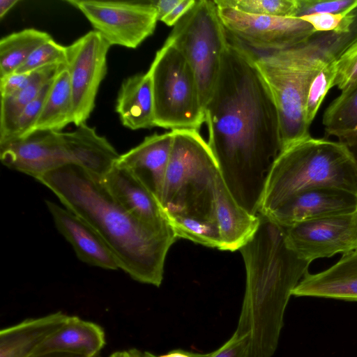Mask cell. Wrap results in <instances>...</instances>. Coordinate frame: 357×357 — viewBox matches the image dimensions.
<instances>
[{
    "mask_svg": "<svg viewBox=\"0 0 357 357\" xmlns=\"http://www.w3.org/2000/svg\"><path fill=\"white\" fill-rule=\"evenodd\" d=\"M202 353L193 352L181 349H174L159 356L153 354L154 357H202Z\"/></svg>",
    "mask_w": 357,
    "mask_h": 357,
    "instance_id": "60d3db41",
    "label": "cell"
},
{
    "mask_svg": "<svg viewBox=\"0 0 357 357\" xmlns=\"http://www.w3.org/2000/svg\"><path fill=\"white\" fill-rule=\"evenodd\" d=\"M204 112L221 177L238 204L257 215L281 151L278 117L254 53L229 36Z\"/></svg>",
    "mask_w": 357,
    "mask_h": 357,
    "instance_id": "6da1fadb",
    "label": "cell"
},
{
    "mask_svg": "<svg viewBox=\"0 0 357 357\" xmlns=\"http://www.w3.org/2000/svg\"><path fill=\"white\" fill-rule=\"evenodd\" d=\"M36 180L95 229L120 269L137 282L160 286L167 254L177 239L169 223L157 227L140 220L112 197L100 175L77 165L62 167Z\"/></svg>",
    "mask_w": 357,
    "mask_h": 357,
    "instance_id": "7a4b0ae2",
    "label": "cell"
},
{
    "mask_svg": "<svg viewBox=\"0 0 357 357\" xmlns=\"http://www.w3.org/2000/svg\"><path fill=\"white\" fill-rule=\"evenodd\" d=\"M71 123H73V96L66 66L54 78L33 132H61Z\"/></svg>",
    "mask_w": 357,
    "mask_h": 357,
    "instance_id": "cb8c5ba5",
    "label": "cell"
},
{
    "mask_svg": "<svg viewBox=\"0 0 357 357\" xmlns=\"http://www.w3.org/2000/svg\"><path fill=\"white\" fill-rule=\"evenodd\" d=\"M111 45L97 31H90L66 47L73 103V123H85L95 105L97 93L107 70Z\"/></svg>",
    "mask_w": 357,
    "mask_h": 357,
    "instance_id": "30bf717a",
    "label": "cell"
},
{
    "mask_svg": "<svg viewBox=\"0 0 357 357\" xmlns=\"http://www.w3.org/2000/svg\"><path fill=\"white\" fill-rule=\"evenodd\" d=\"M357 0H296L293 17L301 18L314 13H340L350 8Z\"/></svg>",
    "mask_w": 357,
    "mask_h": 357,
    "instance_id": "836d02e7",
    "label": "cell"
},
{
    "mask_svg": "<svg viewBox=\"0 0 357 357\" xmlns=\"http://www.w3.org/2000/svg\"><path fill=\"white\" fill-rule=\"evenodd\" d=\"M73 165L103 175L116 162L120 154L103 136L86 123L70 132H61Z\"/></svg>",
    "mask_w": 357,
    "mask_h": 357,
    "instance_id": "603a6c76",
    "label": "cell"
},
{
    "mask_svg": "<svg viewBox=\"0 0 357 357\" xmlns=\"http://www.w3.org/2000/svg\"><path fill=\"white\" fill-rule=\"evenodd\" d=\"M52 38L48 33L33 28L2 38L0 40V78L16 72L36 48Z\"/></svg>",
    "mask_w": 357,
    "mask_h": 357,
    "instance_id": "484cf974",
    "label": "cell"
},
{
    "mask_svg": "<svg viewBox=\"0 0 357 357\" xmlns=\"http://www.w3.org/2000/svg\"><path fill=\"white\" fill-rule=\"evenodd\" d=\"M292 295L357 301V248L344 253L336 264L322 272L307 273Z\"/></svg>",
    "mask_w": 357,
    "mask_h": 357,
    "instance_id": "ac0fdd59",
    "label": "cell"
},
{
    "mask_svg": "<svg viewBox=\"0 0 357 357\" xmlns=\"http://www.w3.org/2000/svg\"><path fill=\"white\" fill-rule=\"evenodd\" d=\"M334 86L341 92L357 83V41L351 45L335 61Z\"/></svg>",
    "mask_w": 357,
    "mask_h": 357,
    "instance_id": "d6a6232c",
    "label": "cell"
},
{
    "mask_svg": "<svg viewBox=\"0 0 357 357\" xmlns=\"http://www.w3.org/2000/svg\"><path fill=\"white\" fill-rule=\"evenodd\" d=\"M329 137H335L347 147L357 167V128L335 132Z\"/></svg>",
    "mask_w": 357,
    "mask_h": 357,
    "instance_id": "74e56055",
    "label": "cell"
},
{
    "mask_svg": "<svg viewBox=\"0 0 357 357\" xmlns=\"http://www.w3.org/2000/svg\"><path fill=\"white\" fill-rule=\"evenodd\" d=\"M348 9L336 14L314 13L303 17L301 19L309 22L316 31L339 33Z\"/></svg>",
    "mask_w": 357,
    "mask_h": 357,
    "instance_id": "d590c367",
    "label": "cell"
},
{
    "mask_svg": "<svg viewBox=\"0 0 357 357\" xmlns=\"http://www.w3.org/2000/svg\"><path fill=\"white\" fill-rule=\"evenodd\" d=\"M181 0H151L152 5L155 8L158 21L167 16Z\"/></svg>",
    "mask_w": 357,
    "mask_h": 357,
    "instance_id": "ab89813d",
    "label": "cell"
},
{
    "mask_svg": "<svg viewBox=\"0 0 357 357\" xmlns=\"http://www.w3.org/2000/svg\"><path fill=\"white\" fill-rule=\"evenodd\" d=\"M254 63L277 111L281 151L310 136L305 102L312 82L323 68L280 64L255 54Z\"/></svg>",
    "mask_w": 357,
    "mask_h": 357,
    "instance_id": "ba28073f",
    "label": "cell"
},
{
    "mask_svg": "<svg viewBox=\"0 0 357 357\" xmlns=\"http://www.w3.org/2000/svg\"><path fill=\"white\" fill-rule=\"evenodd\" d=\"M336 76L335 61L326 66L314 77L308 91L305 107L307 123L311 126Z\"/></svg>",
    "mask_w": 357,
    "mask_h": 357,
    "instance_id": "f546056e",
    "label": "cell"
},
{
    "mask_svg": "<svg viewBox=\"0 0 357 357\" xmlns=\"http://www.w3.org/2000/svg\"><path fill=\"white\" fill-rule=\"evenodd\" d=\"M66 2L79 10L94 31L111 46L137 48L153 33L158 21L151 1L68 0Z\"/></svg>",
    "mask_w": 357,
    "mask_h": 357,
    "instance_id": "9c48e42d",
    "label": "cell"
},
{
    "mask_svg": "<svg viewBox=\"0 0 357 357\" xmlns=\"http://www.w3.org/2000/svg\"><path fill=\"white\" fill-rule=\"evenodd\" d=\"M317 186L357 193V167L342 143L309 136L282 150L276 158L259 213L268 215L291 195Z\"/></svg>",
    "mask_w": 357,
    "mask_h": 357,
    "instance_id": "277c9868",
    "label": "cell"
},
{
    "mask_svg": "<svg viewBox=\"0 0 357 357\" xmlns=\"http://www.w3.org/2000/svg\"><path fill=\"white\" fill-rule=\"evenodd\" d=\"M160 205L167 220L217 223L214 190L220 170L199 130H174Z\"/></svg>",
    "mask_w": 357,
    "mask_h": 357,
    "instance_id": "5b68a950",
    "label": "cell"
},
{
    "mask_svg": "<svg viewBox=\"0 0 357 357\" xmlns=\"http://www.w3.org/2000/svg\"><path fill=\"white\" fill-rule=\"evenodd\" d=\"M144 354L146 357H154L153 354L149 351H144Z\"/></svg>",
    "mask_w": 357,
    "mask_h": 357,
    "instance_id": "f6af8a7d",
    "label": "cell"
},
{
    "mask_svg": "<svg viewBox=\"0 0 357 357\" xmlns=\"http://www.w3.org/2000/svg\"><path fill=\"white\" fill-rule=\"evenodd\" d=\"M56 312L27 319L0 331V357H31L38 347L68 319Z\"/></svg>",
    "mask_w": 357,
    "mask_h": 357,
    "instance_id": "44dd1931",
    "label": "cell"
},
{
    "mask_svg": "<svg viewBox=\"0 0 357 357\" xmlns=\"http://www.w3.org/2000/svg\"><path fill=\"white\" fill-rule=\"evenodd\" d=\"M66 47L52 38L36 48L16 72H31L50 64L66 63Z\"/></svg>",
    "mask_w": 357,
    "mask_h": 357,
    "instance_id": "1f68e13d",
    "label": "cell"
},
{
    "mask_svg": "<svg viewBox=\"0 0 357 357\" xmlns=\"http://www.w3.org/2000/svg\"><path fill=\"white\" fill-rule=\"evenodd\" d=\"M356 211L357 193L334 186H317L291 195L264 215L282 227H289L308 220Z\"/></svg>",
    "mask_w": 357,
    "mask_h": 357,
    "instance_id": "5bb4252c",
    "label": "cell"
},
{
    "mask_svg": "<svg viewBox=\"0 0 357 357\" xmlns=\"http://www.w3.org/2000/svg\"><path fill=\"white\" fill-rule=\"evenodd\" d=\"M0 159L9 169L37 178L73 165L61 132L38 130L28 136L0 143Z\"/></svg>",
    "mask_w": 357,
    "mask_h": 357,
    "instance_id": "4fadbf2b",
    "label": "cell"
},
{
    "mask_svg": "<svg viewBox=\"0 0 357 357\" xmlns=\"http://www.w3.org/2000/svg\"><path fill=\"white\" fill-rule=\"evenodd\" d=\"M322 124L326 137L335 132L357 128V83L329 104L323 114Z\"/></svg>",
    "mask_w": 357,
    "mask_h": 357,
    "instance_id": "4316f807",
    "label": "cell"
},
{
    "mask_svg": "<svg viewBox=\"0 0 357 357\" xmlns=\"http://www.w3.org/2000/svg\"><path fill=\"white\" fill-rule=\"evenodd\" d=\"M218 7H227L239 12L262 16L293 17L296 0H214Z\"/></svg>",
    "mask_w": 357,
    "mask_h": 357,
    "instance_id": "f1b7e54d",
    "label": "cell"
},
{
    "mask_svg": "<svg viewBox=\"0 0 357 357\" xmlns=\"http://www.w3.org/2000/svg\"><path fill=\"white\" fill-rule=\"evenodd\" d=\"M229 35L214 1L195 0L165 43L175 47L192 68L205 108L218 79Z\"/></svg>",
    "mask_w": 357,
    "mask_h": 357,
    "instance_id": "52a82bcc",
    "label": "cell"
},
{
    "mask_svg": "<svg viewBox=\"0 0 357 357\" xmlns=\"http://www.w3.org/2000/svg\"><path fill=\"white\" fill-rule=\"evenodd\" d=\"M195 0H181V2L162 20L167 26H174L183 15L192 6Z\"/></svg>",
    "mask_w": 357,
    "mask_h": 357,
    "instance_id": "f35d334b",
    "label": "cell"
},
{
    "mask_svg": "<svg viewBox=\"0 0 357 357\" xmlns=\"http://www.w3.org/2000/svg\"><path fill=\"white\" fill-rule=\"evenodd\" d=\"M172 141V130L163 134L154 133L120 155L116 162L130 171L160 204Z\"/></svg>",
    "mask_w": 357,
    "mask_h": 357,
    "instance_id": "2e32d148",
    "label": "cell"
},
{
    "mask_svg": "<svg viewBox=\"0 0 357 357\" xmlns=\"http://www.w3.org/2000/svg\"><path fill=\"white\" fill-rule=\"evenodd\" d=\"M214 201L221 245L220 250H239L259 227V215L250 213L235 200L221 175L218 176Z\"/></svg>",
    "mask_w": 357,
    "mask_h": 357,
    "instance_id": "d6986e66",
    "label": "cell"
},
{
    "mask_svg": "<svg viewBox=\"0 0 357 357\" xmlns=\"http://www.w3.org/2000/svg\"><path fill=\"white\" fill-rule=\"evenodd\" d=\"M153 87L155 126L199 130L205 122L195 73L184 56L164 43L149 70Z\"/></svg>",
    "mask_w": 357,
    "mask_h": 357,
    "instance_id": "8992f818",
    "label": "cell"
},
{
    "mask_svg": "<svg viewBox=\"0 0 357 357\" xmlns=\"http://www.w3.org/2000/svg\"><path fill=\"white\" fill-rule=\"evenodd\" d=\"M66 66V63H54L33 70L29 82L23 89L13 95L1 98L0 139L10 132L25 107Z\"/></svg>",
    "mask_w": 357,
    "mask_h": 357,
    "instance_id": "d4e9b609",
    "label": "cell"
},
{
    "mask_svg": "<svg viewBox=\"0 0 357 357\" xmlns=\"http://www.w3.org/2000/svg\"><path fill=\"white\" fill-rule=\"evenodd\" d=\"M218 10L230 37L266 53L298 44L316 31L301 18L250 15L227 7L218 6Z\"/></svg>",
    "mask_w": 357,
    "mask_h": 357,
    "instance_id": "8fae6325",
    "label": "cell"
},
{
    "mask_svg": "<svg viewBox=\"0 0 357 357\" xmlns=\"http://www.w3.org/2000/svg\"><path fill=\"white\" fill-rule=\"evenodd\" d=\"M258 215V228L239 250L246 280L236 331L249 336L252 357H272L290 296L311 262L289 245L283 227L266 215Z\"/></svg>",
    "mask_w": 357,
    "mask_h": 357,
    "instance_id": "3957f363",
    "label": "cell"
},
{
    "mask_svg": "<svg viewBox=\"0 0 357 357\" xmlns=\"http://www.w3.org/2000/svg\"><path fill=\"white\" fill-rule=\"evenodd\" d=\"M31 357H87V356L76 355V354H68V353H47V354L32 356Z\"/></svg>",
    "mask_w": 357,
    "mask_h": 357,
    "instance_id": "ee69618b",
    "label": "cell"
},
{
    "mask_svg": "<svg viewBox=\"0 0 357 357\" xmlns=\"http://www.w3.org/2000/svg\"><path fill=\"white\" fill-rule=\"evenodd\" d=\"M53 79L48 82L36 98L25 107L19 115L10 132L6 137L0 139V143L24 138L33 132Z\"/></svg>",
    "mask_w": 357,
    "mask_h": 357,
    "instance_id": "4dcf8cb0",
    "label": "cell"
},
{
    "mask_svg": "<svg viewBox=\"0 0 357 357\" xmlns=\"http://www.w3.org/2000/svg\"><path fill=\"white\" fill-rule=\"evenodd\" d=\"M19 2V0H0V18L3 19L8 11Z\"/></svg>",
    "mask_w": 357,
    "mask_h": 357,
    "instance_id": "7bdbcfd3",
    "label": "cell"
},
{
    "mask_svg": "<svg viewBox=\"0 0 357 357\" xmlns=\"http://www.w3.org/2000/svg\"><path fill=\"white\" fill-rule=\"evenodd\" d=\"M109 357H146L144 351H142L136 348H132L126 350L116 351L112 353Z\"/></svg>",
    "mask_w": 357,
    "mask_h": 357,
    "instance_id": "b9f144b4",
    "label": "cell"
},
{
    "mask_svg": "<svg viewBox=\"0 0 357 357\" xmlns=\"http://www.w3.org/2000/svg\"><path fill=\"white\" fill-rule=\"evenodd\" d=\"M100 178L112 197L140 220L157 227L169 224L158 200L128 169L115 164Z\"/></svg>",
    "mask_w": 357,
    "mask_h": 357,
    "instance_id": "e0dca14e",
    "label": "cell"
},
{
    "mask_svg": "<svg viewBox=\"0 0 357 357\" xmlns=\"http://www.w3.org/2000/svg\"><path fill=\"white\" fill-rule=\"evenodd\" d=\"M115 109L121 123L132 130L155 127L151 79L148 73L128 77L121 84Z\"/></svg>",
    "mask_w": 357,
    "mask_h": 357,
    "instance_id": "7402d4cb",
    "label": "cell"
},
{
    "mask_svg": "<svg viewBox=\"0 0 357 357\" xmlns=\"http://www.w3.org/2000/svg\"><path fill=\"white\" fill-rule=\"evenodd\" d=\"M202 357H252L250 337L235 331L222 346Z\"/></svg>",
    "mask_w": 357,
    "mask_h": 357,
    "instance_id": "e575fe53",
    "label": "cell"
},
{
    "mask_svg": "<svg viewBox=\"0 0 357 357\" xmlns=\"http://www.w3.org/2000/svg\"><path fill=\"white\" fill-rule=\"evenodd\" d=\"M167 220L177 238L220 250L221 241L217 223L189 218H173Z\"/></svg>",
    "mask_w": 357,
    "mask_h": 357,
    "instance_id": "83f0119b",
    "label": "cell"
},
{
    "mask_svg": "<svg viewBox=\"0 0 357 357\" xmlns=\"http://www.w3.org/2000/svg\"><path fill=\"white\" fill-rule=\"evenodd\" d=\"M45 203L56 229L73 246L79 260L104 269H120L112 252L91 225L66 208L50 200Z\"/></svg>",
    "mask_w": 357,
    "mask_h": 357,
    "instance_id": "9a60e30c",
    "label": "cell"
},
{
    "mask_svg": "<svg viewBox=\"0 0 357 357\" xmlns=\"http://www.w3.org/2000/svg\"><path fill=\"white\" fill-rule=\"evenodd\" d=\"M283 227L289 245L300 257L310 262L357 248V211Z\"/></svg>",
    "mask_w": 357,
    "mask_h": 357,
    "instance_id": "7c38bea8",
    "label": "cell"
},
{
    "mask_svg": "<svg viewBox=\"0 0 357 357\" xmlns=\"http://www.w3.org/2000/svg\"><path fill=\"white\" fill-rule=\"evenodd\" d=\"M31 72H15L0 78L1 98L7 97L23 89L30 81Z\"/></svg>",
    "mask_w": 357,
    "mask_h": 357,
    "instance_id": "8d00e7d4",
    "label": "cell"
},
{
    "mask_svg": "<svg viewBox=\"0 0 357 357\" xmlns=\"http://www.w3.org/2000/svg\"><path fill=\"white\" fill-rule=\"evenodd\" d=\"M105 343V331L100 326L77 316H69L68 321L43 342L32 356L68 353L98 357Z\"/></svg>",
    "mask_w": 357,
    "mask_h": 357,
    "instance_id": "ffe728a7",
    "label": "cell"
}]
</instances>
